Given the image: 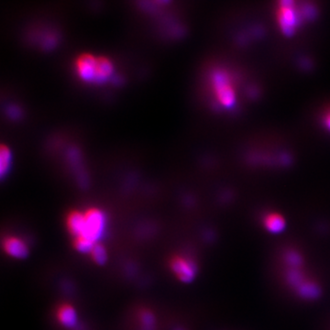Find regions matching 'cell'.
I'll return each instance as SVG.
<instances>
[{"instance_id":"1","label":"cell","mask_w":330,"mask_h":330,"mask_svg":"<svg viewBox=\"0 0 330 330\" xmlns=\"http://www.w3.org/2000/svg\"><path fill=\"white\" fill-rule=\"evenodd\" d=\"M85 228L81 237L87 238L98 243L104 234L105 228V214L98 208H90L84 212Z\"/></svg>"},{"instance_id":"2","label":"cell","mask_w":330,"mask_h":330,"mask_svg":"<svg viewBox=\"0 0 330 330\" xmlns=\"http://www.w3.org/2000/svg\"><path fill=\"white\" fill-rule=\"evenodd\" d=\"M213 86L218 102L226 107H230L235 102V91L227 75L221 71L215 73L213 75Z\"/></svg>"},{"instance_id":"3","label":"cell","mask_w":330,"mask_h":330,"mask_svg":"<svg viewBox=\"0 0 330 330\" xmlns=\"http://www.w3.org/2000/svg\"><path fill=\"white\" fill-rule=\"evenodd\" d=\"M170 268L173 274L183 283H191L196 275L195 263L186 257L174 256L170 261Z\"/></svg>"},{"instance_id":"4","label":"cell","mask_w":330,"mask_h":330,"mask_svg":"<svg viewBox=\"0 0 330 330\" xmlns=\"http://www.w3.org/2000/svg\"><path fill=\"white\" fill-rule=\"evenodd\" d=\"M292 5L293 2L290 1L281 3V7L278 12L280 27L286 35L293 34V30L295 29V25L297 22L296 14Z\"/></svg>"},{"instance_id":"5","label":"cell","mask_w":330,"mask_h":330,"mask_svg":"<svg viewBox=\"0 0 330 330\" xmlns=\"http://www.w3.org/2000/svg\"><path fill=\"white\" fill-rule=\"evenodd\" d=\"M3 248L8 255L16 259H24L29 254L27 244L18 237H7L3 241Z\"/></svg>"},{"instance_id":"6","label":"cell","mask_w":330,"mask_h":330,"mask_svg":"<svg viewBox=\"0 0 330 330\" xmlns=\"http://www.w3.org/2000/svg\"><path fill=\"white\" fill-rule=\"evenodd\" d=\"M97 58L91 54L84 53L76 61V71L83 80H93Z\"/></svg>"},{"instance_id":"7","label":"cell","mask_w":330,"mask_h":330,"mask_svg":"<svg viewBox=\"0 0 330 330\" xmlns=\"http://www.w3.org/2000/svg\"><path fill=\"white\" fill-rule=\"evenodd\" d=\"M66 227L68 231L75 238L83 235L85 228L84 213L80 211H73L69 213L66 218Z\"/></svg>"},{"instance_id":"8","label":"cell","mask_w":330,"mask_h":330,"mask_svg":"<svg viewBox=\"0 0 330 330\" xmlns=\"http://www.w3.org/2000/svg\"><path fill=\"white\" fill-rule=\"evenodd\" d=\"M58 321L65 328H73L77 321V314L75 308L68 304L62 305L57 310Z\"/></svg>"},{"instance_id":"9","label":"cell","mask_w":330,"mask_h":330,"mask_svg":"<svg viewBox=\"0 0 330 330\" xmlns=\"http://www.w3.org/2000/svg\"><path fill=\"white\" fill-rule=\"evenodd\" d=\"M112 73L113 65L110 61L104 57L97 58L94 79H93L94 81H97V82L105 81Z\"/></svg>"},{"instance_id":"10","label":"cell","mask_w":330,"mask_h":330,"mask_svg":"<svg viewBox=\"0 0 330 330\" xmlns=\"http://www.w3.org/2000/svg\"><path fill=\"white\" fill-rule=\"evenodd\" d=\"M285 218L281 215L276 213H271L266 216L264 219V227L265 228L272 234H279L282 232L285 228Z\"/></svg>"},{"instance_id":"11","label":"cell","mask_w":330,"mask_h":330,"mask_svg":"<svg viewBox=\"0 0 330 330\" xmlns=\"http://www.w3.org/2000/svg\"><path fill=\"white\" fill-rule=\"evenodd\" d=\"M93 261L97 264L103 265L107 261V252L105 248L101 243H96L90 252Z\"/></svg>"},{"instance_id":"12","label":"cell","mask_w":330,"mask_h":330,"mask_svg":"<svg viewBox=\"0 0 330 330\" xmlns=\"http://www.w3.org/2000/svg\"><path fill=\"white\" fill-rule=\"evenodd\" d=\"M95 245L96 242L84 237H78L74 240V247L77 251L81 253H90Z\"/></svg>"},{"instance_id":"13","label":"cell","mask_w":330,"mask_h":330,"mask_svg":"<svg viewBox=\"0 0 330 330\" xmlns=\"http://www.w3.org/2000/svg\"><path fill=\"white\" fill-rule=\"evenodd\" d=\"M10 163V151L8 147L2 145L0 148V173L4 175L8 171V166Z\"/></svg>"},{"instance_id":"14","label":"cell","mask_w":330,"mask_h":330,"mask_svg":"<svg viewBox=\"0 0 330 330\" xmlns=\"http://www.w3.org/2000/svg\"><path fill=\"white\" fill-rule=\"evenodd\" d=\"M142 325L145 329L149 330L154 326V317L149 312H143L142 314Z\"/></svg>"},{"instance_id":"15","label":"cell","mask_w":330,"mask_h":330,"mask_svg":"<svg viewBox=\"0 0 330 330\" xmlns=\"http://www.w3.org/2000/svg\"><path fill=\"white\" fill-rule=\"evenodd\" d=\"M326 124H327V126H328L330 129V114L328 116V118H327V120H326Z\"/></svg>"}]
</instances>
